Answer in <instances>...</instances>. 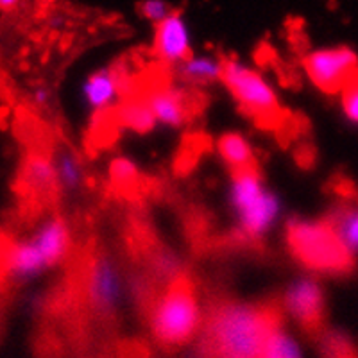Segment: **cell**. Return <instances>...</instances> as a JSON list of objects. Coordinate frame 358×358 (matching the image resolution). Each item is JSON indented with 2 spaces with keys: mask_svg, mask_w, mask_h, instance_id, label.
Returning <instances> with one entry per match:
<instances>
[{
  "mask_svg": "<svg viewBox=\"0 0 358 358\" xmlns=\"http://www.w3.org/2000/svg\"><path fill=\"white\" fill-rule=\"evenodd\" d=\"M280 310L276 305L222 301L208 321V355L212 358H260L268 334L280 324Z\"/></svg>",
  "mask_w": 358,
  "mask_h": 358,
  "instance_id": "1",
  "label": "cell"
},
{
  "mask_svg": "<svg viewBox=\"0 0 358 358\" xmlns=\"http://www.w3.org/2000/svg\"><path fill=\"white\" fill-rule=\"evenodd\" d=\"M285 244L294 260L319 276H350L357 267L331 224L324 219L294 217L285 224Z\"/></svg>",
  "mask_w": 358,
  "mask_h": 358,
  "instance_id": "2",
  "label": "cell"
},
{
  "mask_svg": "<svg viewBox=\"0 0 358 358\" xmlns=\"http://www.w3.org/2000/svg\"><path fill=\"white\" fill-rule=\"evenodd\" d=\"M201 306L194 283L185 274L167 283V289L152 305L151 334L163 348L174 350L194 338L201 326Z\"/></svg>",
  "mask_w": 358,
  "mask_h": 358,
  "instance_id": "3",
  "label": "cell"
},
{
  "mask_svg": "<svg viewBox=\"0 0 358 358\" xmlns=\"http://www.w3.org/2000/svg\"><path fill=\"white\" fill-rule=\"evenodd\" d=\"M229 204L238 233L245 241H258L267 235L281 213L280 199L265 187L257 167L231 172Z\"/></svg>",
  "mask_w": 358,
  "mask_h": 358,
  "instance_id": "4",
  "label": "cell"
},
{
  "mask_svg": "<svg viewBox=\"0 0 358 358\" xmlns=\"http://www.w3.org/2000/svg\"><path fill=\"white\" fill-rule=\"evenodd\" d=\"M222 85L226 86L236 104L264 126L280 122L281 106L273 86L257 70L235 59L224 62Z\"/></svg>",
  "mask_w": 358,
  "mask_h": 358,
  "instance_id": "5",
  "label": "cell"
},
{
  "mask_svg": "<svg viewBox=\"0 0 358 358\" xmlns=\"http://www.w3.org/2000/svg\"><path fill=\"white\" fill-rule=\"evenodd\" d=\"M303 69L315 88L322 94H341L348 81L358 70V56L350 47H326L306 54Z\"/></svg>",
  "mask_w": 358,
  "mask_h": 358,
  "instance_id": "6",
  "label": "cell"
},
{
  "mask_svg": "<svg viewBox=\"0 0 358 358\" xmlns=\"http://www.w3.org/2000/svg\"><path fill=\"white\" fill-rule=\"evenodd\" d=\"M280 308L285 310L301 330L319 335L326 322V296L315 278L305 276L290 281L281 296Z\"/></svg>",
  "mask_w": 358,
  "mask_h": 358,
  "instance_id": "7",
  "label": "cell"
},
{
  "mask_svg": "<svg viewBox=\"0 0 358 358\" xmlns=\"http://www.w3.org/2000/svg\"><path fill=\"white\" fill-rule=\"evenodd\" d=\"M155 56L165 65H181L192 56V34L188 22L181 13L174 11L165 22L156 25Z\"/></svg>",
  "mask_w": 358,
  "mask_h": 358,
  "instance_id": "8",
  "label": "cell"
},
{
  "mask_svg": "<svg viewBox=\"0 0 358 358\" xmlns=\"http://www.w3.org/2000/svg\"><path fill=\"white\" fill-rule=\"evenodd\" d=\"M124 296L122 276L108 257L94 262L88 276V297L97 312L110 313L120 305Z\"/></svg>",
  "mask_w": 358,
  "mask_h": 358,
  "instance_id": "9",
  "label": "cell"
},
{
  "mask_svg": "<svg viewBox=\"0 0 358 358\" xmlns=\"http://www.w3.org/2000/svg\"><path fill=\"white\" fill-rule=\"evenodd\" d=\"M145 101L155 115L156 122L165 127L179 129L185 126L188 118V106L183 94L174 86H156L149 90L145 95Z\"/></svg>",
  "mask_w": 358,
  "mask_h": 358,
  "instance_id": "10",
  "label": "cell"
},
{
  "mask_svg": "<svg viewBox=\"0 0 358 358\" xmlns=\"http://www.w3.org/2000/svg\"><path fill=\"white\" fill-rule=\"evenodd\" d=\"M31 241L38 248V251L43 255L45 262L50 268L62 264L70 251V229L69 224L62 217H50L40 224V228L34 231Z\"/></svg>",
  "mask_w": 358,
  "mask_h": 358,
  "instance_id": "11",
  "label": "cell"
},
{
  "mask_svg": "<svg viewBox=\"0 0 358 358\" xmlns=\"http://www.w3.org/2000/svg\"><path fill=\"white\" fill-rule=\"evenodd\" d=\"M122 92V79L113 69L95 70L83 85V99L92 111H106L117 104Z\"/></svg>",
  "mask_w": 358,
  "mask_h": 358,
  "instance_id": "12",
  "label": "cell"
},
{
  "mask_svg": "<svg viewBox=\"0 0 358 358\" xmlns=\"http://www.w3.org/2000/svg\"><path fill=\"white\" fill-rule=\"evenodd\" d=\"M50 268L31 238L15 242L6 255V271L17 281L34 280Z\"/></svg>",
  "mask_w": 358,
  "mask_h": 358,
  "instance_id": "13",
  "label": "cell"
},
{
  "mask_svg": "<svg viewBox=\"0 0 358 358\" xmlns=\"http://www.w3.org/2000/svg\"><path fill=\"white\" fill-rule=\"evenodd\" d=\"M22 181L25 187L34 194H50L57 188L56 167H54V159L49 156L33 152L24 159V167H22Z\"/></svg>",
  "mask_w": 358,
  "mask_h": 358,
  "instance_id": "14",
  "label": "cell"
},
{
  "mask_svg": "<svg viewBox=\"0 0 358 358\" xmlns=\"http://www.w3.org/2000/svg\"><path fill=\"white\" fill-rule=\"evenodd\" d=\"M224 59L210 54H192L187 62L178 65L179 78L194 86H208L222 79Z\"/></svg>",
  "mask_w": 358,
  "mask_h": 358,
  "instance_id": "15",
  "label": "cell"
},
{
  "mask_svg": "<svg viewBox=\"0 0 358 358\" xmlns=\"http://www.w3.org/2000/svg\"><path fill=\"white\" fill-rule=\"evenodd\" d=\"M217 152L231 172L257 167L252 145L248 142L244 134L236 133V131H228V133L220 134L219 140H217Z\"/></svg>",
  "mask_w": 358,
  "mask_h": 358,
  "instance_id": "16",
  "label": "cell"
},
{
  "mask_svg": "<svg viewBox=\"0 0 358 358\" xmlns=\"http://www.w3.org/2000/svg\"><path fill=\"white\" fill-rule=\"evenodd\" d=\"M118 120L126 129L138 134H147L158 126L151 108L143 95H133L118 102Z\"/></svg>",
  "mask_w": 358,
  "mask_h": 358,
  "instance_id": "17",
  "label": "cell"
},
{
  "mask_svg": "<svg viewBox=\"0 0 358 358\" xmlns=\"http://www.w3.org/2000/svg\"><path fill=\"white\" fill-rule=\"evenodd\" d=\"M326 220L331 224V228L338 235L342 244L346 245L348 251L357 257L358 255V203H344L337 206L331 213L326 215Z\"/></svg>",
  "mask_w": 358,
  "mask_h": 358,
  "instance_id": "18",
  "label": "cell"
},
{
  "mask_svg": "<svg viewBox=\"0 0 358 358\" xmlns=\"http://www.w3.org/2000/svg\"><path fill=\"white\" fill-rule=\"evenodd\" d=\"M54 167H56L57 188L76 192L85 185V169H83L81 159L73 151L63 149L57 152V156L54 158Z\"/></svg>",
  "mask_w": 358,
  "mask_h": 358,
  "instance_id": "19",
  "label": "cell"
},
{
  "mask_svg": "<svg viewBox=\"0 0 358 358\" xmlns=\"http://www.w3.org/2000/svg\"><path fill=\"white\" fill-rule=\"evenodd\" d=\"M260 358H303V351L292 335L283 326L278 324L268 334Z\"/></svg>",
  "mask_w": 358,
  "mask_h": 358,
  "instance_id": "20",
  "label": "cell"
},
{
  "mask_svg": "<svg viewBox=\"0 0 358 358\" xmlns=\"http://www.w3.org/2000/svg\"><path fill=\"white\" fill-rule=\"evenodd\" d=\"M326 358H358V351L351 338L338 331H330L322 337Z\"/></svg>",
  "mask_w": 358,
  "mask_h": 358,
  "instance_id": "21",
  "label": "cell"
},
{
  "mask_svg": "<svg viewBox=\"0 0 358 358\" xmlns=\"http://www.w3.org/2000/svg\"><path fill=\"white\" fill-rule=\"evenodd\" d=\"M341 106L348 120L358 126V70L341 90Z\"/></svg>",
  "mask_w": 358,
  "mask_h": 358,
  "instance_id": "22",
  "label": "cell"
},
{
  "mask_svg": "<svg viewBox=\"0 0 358 358\" xmlns=\"http://www.w3.org/2000/svg\"><path fill=\"white\" fill-rule=\"evenodd\" d=\"M110 176L117 185L131 187L138 181L140 171L136 163L131 162L129 158H115L110 165Z\"/></svg>",
  "mask_w": 358,
  "mask_h": 358,
  "instance_id": "23",
  "label": "cell"
},
{
  "mask_svg": "<svg viewBox=\"0 0 358 358\" xmlns=\"http://www.w3.org/2000/svg\"><path fill=\"white\" fill-rule=\"evenodd\" d=\"M152 268L155 273L158 274L162 280H165V283H171L176 278L181 276V262L176 255L169 251H159L155 257V262H152Z\"/></svg>",
  "mask_w": 358,
  "mask_h": 358,
  "instance_id": "24",
  "label": "cell"
},
{
  "mask_svg": "<svg viewBox=\"0 0 358 358\" xmlns=\"http://www.w3.org/2000/svg\"><path fill=\"white\" fill-rule=\"evenodd\" d=\"M138 11L147 22L158 25L167 20L174 13V9L167 0H143V2H140Z\"/></svg>",
  "mask_w": 358,
  "mask_h": 358,
  "instance_id": "25",
  "label": "cell"
},
{
  "mask_svg": "<svg viewBox=\"0 0 358 358\" xmlns=\"http://www.w3.org/2000/svg\"><path fill=\"white\" fill-rule=\"evenodd\" d=\"M31 101L34 102V106L41 108V110H47L52 102V92H50L47 86H36L31 94Z\"/></svg>",
  "mask_w": 358,
  "mask_h": 358,
  "instance_id": "26",
  "label": "cell"
},
{
  "mask_svg": "<svg viewBox=\"0 0 358 358\" xmlns=\"http://www.w3.org/2000/svg\"><path fill=\"white\" fill-rule=\"evenodd\" d=\"M20 0H0V11H13L15 8H18Z\"/></svg>",
  "mask_w": 358,
  "mask_h": 358,
  "instance_id": "27",
  "label": "cell"
},
{
  "mask_svg": "<svg viewBox=\"0 0 358 358\" xmlns=\"http://www.w3.org/2000/svg\"><path fill=\"white\" fill-rule=\"evenodd\" d=\"M65 22H66V18L62 17V15H54V17L49 18V24L54 25V27H57V25L65 24Z\"/></svg>",
  "mask_w": 358,
  "mask_h": 358,
  "instance_id": "28",
  "label": "cell"
}]
</instances>
